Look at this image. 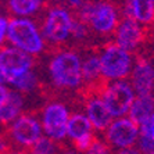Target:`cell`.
I'll use <instances>...</instances> for the list:
<instances>
[{"label": "cell", "mask_w": 154, "mask_h": 154, "mask_svg": "<svg viewBox=\"0 0 154 154\" xmlns=\"http://www.w3.org/2000/svg\"><path fill=\"white\" fill-rule=\"evenodd\" d=\"M45 4L40 0H11L8 2V10L18 15H31Z\"/></svg>", "instance_id": "e0dca14e"}, {"label": "cell", "mask_w": 154, "mask_h": 154, "mask_svg": "<svg viewBox=\"0 0 154 154\" xmlns=\"http://www.w3.org/2000/svg\"><path fill=\"white\" fill-rule=\"evenodd\" d=\"M3 82H4V79H3V76H2V74H0V86L3 85Z\"/></svg>", "instance_id": "f1b7e54d"}, {"label": "cell", "mask_w": 154, "mask_h": 154, "mask_svg": "<svg viewBox=\"0 0 154 154\" xmlns=\"http://www.w3.org/2000/svg\"><path fill=\"white\" fill-rule=\"evenodd\" d=\"M150 154H154V151H153V153H150Z\"/></svg>", "instance_id": "4dcf8cb0"}, {"label": "cell", "mask_w": 154, "mask_h": 154, "mask_svg": "<svg viewBox=\"0 0 154 154\" xmlns=\"http://www.w3.org/2000/svg\"><path fill=\"white\" fill-rule=\"evenodd\" d=\"M154 114V103L153 97H135L132 106L129 108V119L133 121L136 125H140L143 121L150 118Z\"/></svg>", "instance_id": "9a60e30c"}, {"label": "cell", "mask_w": 154, "mask_h": 154, "mask_svg": "<svg viewBox=\"0 0 154 154\" xmlns=\"http://www.w3.org/2000/svg\"><path fill=\"white\" fill-rule=\"evenodd\" d=\"M144 38L143 29L136 21L131 18H124L117 29V46L125 51H132L139 46Z\"/></svg>", "instance_id": "8fae6325"}, {"label": "cell", "mask_w": 154, "mask_h": 154, "mask_svg": "<svg viewBox=\"0 0 154 154\" xmlns=\"http://www.w3.org/2000/svg\"><path fill=\"white\" fill-rule=\"evenodd\" d=\"M94 139H96V136L93 133H88V135H83L79 139L74 140V146H75V149L79 153H86L90 149V146L93 144Z\"/></svg>", "instance_id": "44dd1931"}, {"label": "cell", "mask_w": 154, "mask_h": 154, "mask_svg": "<svg viewBox=\"0 0 154 154\" xmlns=\"http://www.w3.org/2000/svg\"><path fill=\"white\" fill-rule=\"evenodd\" d=\"M7 25H8L7 18L0 17V45L3 43L4 35H6V32H7Z\"/></svg>", "instance_id": "cb8c5ba5"}, {"label": "cell", "mask_w": 154, "mask_h": 154, "mask_svg": "<svg viewBox=\"0 0 154 154\" xmlns=\"http://www.w3.org/2000/svg\"><path fill=\"white\" fill-rule=\"evenodd\" d=\"M8 149H10V146H8L7 139H4V137L2 136V133H0V154H4Z\"/></svg>", "instance_id": "d4e9b609"}, {"label": "cell", "mask_w": 154, "mask_h": 154, "mask_svg": "<svg viewBox=\"0 0 154 154\" xmlns=\"http://www.w3.org/2000/svg\"><path fill=\"white\" fill-rule=\"evenodd\" d=\"M139 147L142 153L144 154H150L154 151V140L151 137H146V136H139Z\"/></svg>", "instance_id": "603a6c76"}, {"label": "cell", "mask_w": 154, "mask_h": 154, "mask_svg": "<svg viewBox=\"0 0 154 154\" xmlns=\"http://www.w3.org/2000/svg\"><path fill=\"white\" fill-rule=\"evenodd\" d=\"M86 100V112L92 126L97 131H104L111 124V114L108 112L106 104L100 99V96H88Z\"/></svg>", "instance_id": "4fadbf2b"}, {"label": "cell", "mask_w": 154, "mask_h": 154, "mask_svg": "<svg viewBox=\"0 0 154 154\" xmlns=\"http://www.w3.org/2000/svg\"><path fill=\"white\" fill-rule=\"evenodd\" d=\"M132 89L137 96L151 97L154 89V67L144 57H137L132 69Z\"/></svg>", "instance_id": "30bf717a"}, {"label": "cell", "mask_w": 154, "mask_h": 154, "mask_svg": "<svg viewBox=\"0 0 154 154\" xmlns=\"http://www.w3.org/2000/svg\"><path fill=\"white\" fill-rule=\"evenodd\" d=\"M26 153L28 154H60L56 142L47 136H40L32 146L29 147Z\"/></svg>", "instance_id": "ac0fdd59"}, {"label": "cell", "mask_w": 154, "mask_h": 154, "mask_svg": "<svg viewBox=\"0 0 154 154\" xmlns=\"http://www.w3.org/2000/svg\"><path fill=\"white\" fill-rule=\"evenodd\" d=\"M153 119H154V114H153ZM153 140H154V125H153Z\"/></svg>", "instance_id": "f546056e"}, {"label": "cell", "mask_w": 154, "mask_h": 154, "mask_svg": "<svg viewBox=\"0 0 154 154\" xmlns=\"http://www.w3.org/2000/svg\"><path fill=\"white\" fill-rule=\"evenodd\" d=\"M86 154H111L110 150H108V147L96 137L93 142V144L90 146V149L86 151Z\"/></svg>", "instance_id": "7402d4cb"}, {"label": "cell", "mask_w": 154, "mask_h": 154, "mask_svg": "<svg viewBox=\"0 0 154 154\" xmlns=\"http://www.w3.org/2000/svg\"><path fill=\"white\" fill-rule=\"evenodd\" d=\"M88 133H92V124H90L89 118L81 112L72 114L68 118V124H67V135L72 140H76Z\"/></svg>", "instance_id": "2e32d148"}, {"label": "cell", "mask_w": 154, "mask_h": 154, "mask_svg": "<svg viewBox=\"0 0 154 154\" xmlns=\"http://www.w3.org/2000/svg\"><path fill=\"white\" fill-rule=\"evenodd\" d=\"M22 106L24 100L21 93L17 90H8L6 100L0 106V124H8L17 118V115L22 110Z\"/></svg>", "instance_id": "5bb4252c"}, {"label": "cell", "mask_w": 154, "mask_h": 154, "mask_svg": "<svg viewBox=\"0 0 154 154\" xmlns=\"http://www.w3.org/2000/svg\"><path fill=\"white\" fill-rule=\"evenodd\" d=\"M107 142L119 149H129L139 137V125L129 118H121L108 125L106 131Z\"/></svg>", "instance_id": "ba28073f"}, {"label": "cell", "mask_w": 154, "mask_h": 154, "mask_svg": "<svg viewBox=\"0 0 154 154\" xmlns=\"http://www.w3.org/2000/svg\"><path fill=\"white\" fill-rule=\"evenodd\" d=\"M69 35H72L75 39H85L86 36L89 35V26L83 24L82 21H79L78 18L72 17V22H71V32Z\"/></svg>", "instance_id": "ffe728a7"}, {"label": "cell", "mask_w": 154, "mask_h": 154, "mask_svg": "<svg viewBox=\"0 0 154 154\" xmlns=\"http://www.w3.org/2000/svg\"><path fill=\"white\" fill-rule=\"evenodd\" d=\"M68 110L61 103H50L43 111V129L47 137L53 140H63L67 136Z\"/></svg>", "instance_id": "52a82bcc"}, {"label": "cell", "mask_w": 154, "mask_h": 154, "mask_svg": "<svg viewBox=\"0 0 154 154\" xmlns=\"http://www.w3.org/2000/svg\"><path fill=\"white\" fill-rule=\"evenodd\" d=\"M8 133L17 144L31 147L40 137V125L32 115L22 114L14 121Z\"/></svg>", "instance_id": "9c48e42d"}, {"label": "cell", "mask_w": 154, "mask_h": 154, "mask_svg": "<svg viewBox=\"0 0 154 154\" xmlns=\"http://www.w3.org/2000/svg\"><path fill=\"white\" fill-rule=\"evenodd\" d=\"M114 154H142L139 150L136 149H132V147H129V149H119L118 151H115Z\"/></svg>", "instance_id": "484cf974"}, {"label": "cell", "mask_w": 154, "mask_h": 154, "mask_svg": "<svg viewBox=\"0 0 154 154\" xmlns=\"http://www.w3.org/2000/svg\"><path fill=\"white\" fill-rule=\"evenodd\" d=\"M10 85H13L17 89V92H32L38 86V78H36V74L32 71L25 72L24 75L15 78L14 81H11Z\"/></svg>", "instance_id": "d6986e66"}, {"label": "cell", "mask_w": 154, "mask_h": 154, "mask_svg": "<svg viewBox=\"0 0 154 154\" xmlns=\"http://www.w3.org/2000/svg\"><path fill=\"white\" fill-rule=\"evenodd\" d=\"M61 154H78L76 151H72V150H64Z\"/></svg>", "instance_id": "83f0119b"}, {"label": "cell", "mask_w": 154, "mask_h": 154, "mask_svg": "<svg viewBox=\"0 0 154 154\" xmlns=\"http://www.w3.org/2000/svg\"><path fill=\"white\" fill-rule=\"evenodd\" d=\"M72 15L63 7H56L49 11L43 24V36L51 45H61L68 39L71 32Z\"/></svg>", "instance_id": "8992f818"}, {"label": "cell", "mask_w": 154, "mask_h": 154, "mask_svg": "<svg viewBox=\"0 0 154 154\" xmlns=\"http://www.w3.org/2000/svg\"><path fill=\"white\" fill-rule=\"evenodd\" d=\"M124 18H131L137 24H154V2L153 0H129L122 4Z\"/></svg>", "instance_id": "7c38bea8"}, {"label": "cell", "mask_w": 154, "mask_h": 154, "mask_svg": "<svg viewBox=\"0 0 154 154\" xmlns=\"http://www.w3.org/2000/svg\"><path fill=\"white\" fill-rule=\"evenodd\" d=\"M101 100L111 117H122L129 112V108L135 100V93L128 82L117 81L107 85L101 94Z\"/></svg>", "instance_id": "277c9868"}, {"label": "cell", "mask_w": 154, "mask_h": 154, "mask_svg": "<svg viewBox=\"0 0 154 154\" xmlns=\"http://www.w3.org/2000/svg\"><path fill=\"white\" fill-rule=\"evenodd\" d=\"M7 38L15 49L26 54H39L43 50V39L36 25L29 20L14 18L7 25Z\"/></svg>", "instance_id": "7a4b0ae2"}, {"label": "cell", "mask_w": 154, "mask_h": 154, "mask_svg": "<svg viewBox=\"0 0 154 154\" xmlns=\"http://www.w3.org/2000/svg\"><path fill=\"white\" fill-rule=\"evenodd\" d=\"M7 94H8V89H7V88H4V86L2 85V86H0V106H2V104H3V101L6 100Z\"/></svg>", "instance_id": "4316f807"}, {"label": "cell", "mask_w": 154, "mask_h": 154, "mask_svg": "<svg viewBox=\"0 0 154 154\" xmlns=\"http://www.w3.org/2000/svg\"><path fill=\"white\" fill-rule=\"evenodd\" d=\"M153 103H154V99H153Z\"/></svg>", "instance_id": "1f68e13d"}, {"label": "cell", "mask_w": 154, "mask_h": 154, "mask_svg": "<svg viewBox=\"0 0 154 154\" xmlns=\"http://www.w3.org/2000/svg\"><path fill=\"white\" fill-rule=\"evenodd\" d=\"M81 58L74 51H61L50 61V75L56 88L78 89L82 85Z\"/></svg>", "instance_id": "6da1fadb"}, {"label": "cell", "mask_w": 154, "mask_h": 154, "mask_svg": "<svg viewBox=\"0 0 154 154\" xmlns=\"http://www.w3.org/2000/svg\"><path fill=\"white\" fill-rule=\"evenodd\" d=\"M32 64V57L15 47H3L0 50V74L4 82L10 83L15 78L31 71Z\"/></svg>", "instance_id": "5b68a950"}, {"label": "cell", "mask_w": 154, "mask_h": 154, "mask_svg": "<svg viewBox=\"0 0 154 154\" xmlns=\"http://www.w3.org/2000/svg\"><path fill=\"white\" fill-rule=\"evenodd\" d=\"M100 69L104 79H122L126 78L131 71L132 57L128 51L119 49L117 45L106 47L100 57Z\"/></svg>", "instance_id": "3957f363"}]
</instances>
